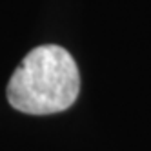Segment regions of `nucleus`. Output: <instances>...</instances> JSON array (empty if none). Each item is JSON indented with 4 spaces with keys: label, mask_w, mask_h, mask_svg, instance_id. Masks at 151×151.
I'll list each match as a JSON object with an SVG mask.
<instances>
[{
    "label": "nucleus",
    "mask_w": 151,
    "mask_h": 151,
    "mask_svg": "<svg viewBox=\"0 0 151 151\" xmlns=\"http://www.w3.org/2000/svg\"><path fill=\"white\" fill-rule=\"evenodd\" d=\"M80 91L77 62L60 46H38L20 62L7 84V100L27 115H53L73 106Z\"/></svg>",
    "instance_id": "1"
}]
</instances>
